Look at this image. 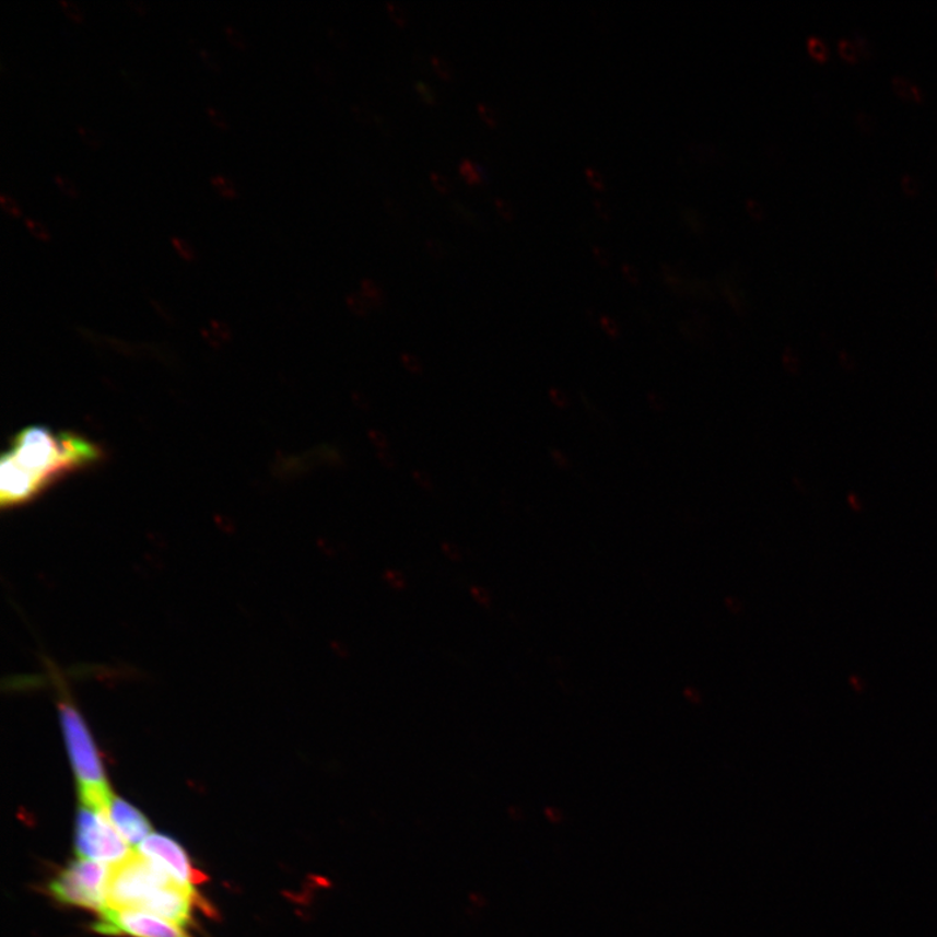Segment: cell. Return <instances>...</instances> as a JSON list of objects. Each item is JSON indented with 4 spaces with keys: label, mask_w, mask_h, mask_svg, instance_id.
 Returning <instances> with one entry per match:
<instances>
[{
    "label": "cell",
    "mask_w": 937,
    "mask_h": 937,
    "mask_svg": "<svg viewBox=\"0 0 937 937\" xmlns=\"http://www.w3.org/2000/svg\"><path fill=\"white\" fill-rule=\"evenodd\" d=\"M427 250L435 258H443L447 256V246L440 238H429L426 242Z\"/></svg>",
    "instance_id": "obj_34"
},
{
    "label": "cell",
    "mask_w": 937,
    "mask_h": 937,
    "mask_svg": "<svg viewBox=\"0 0 937 937\" xmlns=\"http://www.w3.org/2000/svg\"><path fill=\"white\" fill-rule=\"evenodd\" d=\"M352 109L354 115L358 116L359 120L364 122H375L376 115H378L373 112L371 105L368 104H355L353 105Z\"/></svg>",
    "instance_id": "obj_30"
},
{
    "label": "cell",
    "mask_w": 937,
    "mask_h": 937,
    "mask_svg": "<svg viewBox=\"0 0 937 937\" xmlns=\"http://www.w3.org/2000/svg\"><path fill=\"white\" fill-rule=\"evenodd\" d=\"M171 241H173L175 248L177 250H179V253L183 257H186L188 259L194 258V250H191V248L187 242H184L183 238H180V237H173V238H171Z\"/></svg>",
    "instance_id": "obj_44"
},
{
    "label": "cell",
    "mask_w": 937,
    "mask_h": 937,
    "mask_svg": "<svg viewBox=\"0 0 937 937\" xmlns=\"http://www.w3.org/2000/svg\"><path fill=\"white\" fill-rule=\"evenodd\" d=\"M361 291V295L371 304L383 303V300H385V291H383L382 285L376 283L373 279L362 280Z\"/></svg>",
    "instance_id": "obj_12"
},
{
    "label": "cell",
    "mask_w": 937,
    "mask_h": 937,
    "mask_svg": "<svg viewBox=\"0 0 937 937\" xmlns=\"http://www.w3.org/2000/svg\"><path fill=\"white\" fill-rule=\"evenodd\" d=\"M495 207L499 210V213H501V215L503 218L511 219V218L515 216V208H513V204L511 203V201L504 200V198L497 197V198H495Z\"/></svg>",
    "instance_id": "obj_40"
},
{
    "label": "cell",
    "mask_w": 937,
    "mask_h": 937,
    "mask_svg": "<svg viewBox=\"0 0 937 937\" xmlns=\"http://www.w3.org/2000/svg\"><path fill=\"white\" fill-rule=\"evenodd\" d=\"M78 132L82 140L86 143V145L91 148H98L101 143V137L97 132L94 131L93 128L86 126H78Z\"/></svg>",
    "instance_id": "obj_25"
},
{
    "label": "cell",
    "mask_w": 937,
    "mask_h": 937,
    "mask_svg": "<svg viewBox=\"0 0 937 937\" xmlns=\"http://www.w3.org/2000/svg\"><path fill=\"white\" fill-rule=\"evenodd\" d=\"M314 70H316L318 77L326 82H331L335 80V77H337L333 66L328 63L326 60L317 61V63L314 65Z\"/></svg>",
    "instance_id": "obj_28"
},
{
    "label": "cell",
    "mask_w": 937,
    "mask_h": 937,
    "mask_svg": "<svg viewBox=\"0 0 937 937\" xmlns=\"http://www.w3.org/2000/svg\"><path fill=\"white\" fill-rule=\"evenodd\" d=\"M454 210L456 211L458 216H460L462 219H467V221L475 222V223L480 222V219H478L477 213H475L473 210L468 208L467 204H464L462 202L455 201L454 202Z\"/></svg>",
    "instance_id": "obj_38"
},
{
    "label": "cell",
    "mask_w": 937,
    "mask_h": 937,
    "mask_svg": "<svg viewBox=\"0 0 937 937\" xmlns=\"http://www.w3.org/2000/svg\"><path fill=\"white\" fill-rule=\"evenodd\" d=\"M368 441H371L373 446L378 450H389V447H391V443H389L386 434H383L379 430L368 431Z\"/></svg>",
    "instance_id": "obj_29"
},
{
    "label": "cell",
    "mask_w": 937,
    "mask_h": 937,
    "mask_svg": "<svg viewBox=\"0 0 937 937\" xmlns=\"http://www.w3.org/2000/svg\"><path fill=\"white\" fill-rule=\"evenodd\" d=\"M102 449L85 437L27 427L12 441L0 464V502L13 508L33 501L51 484L97 464Z\"/></svg>",
    "instance_id": "obj_1"
},
{
    "label": "cell",
    "mask_w": 937,
    "mask_h": 937,
    "mask_svg": "<svg viewBox=\"0 0 937 937\" xmlns=\"http://www.w3.org/2000/svg\"><path fill=\"white\" fill-rule=\"evenodd\" d=\"M353 402L355 407H359L362 410H368L372 408L371 400L367 399V396L361 393L353 394Z\"/></svg>",
    "instance_id": "obj_47"
},
{
    "label": "cell",
    "mask_w": 937,
    "mask_h": 937,
    "mask_svg": "<svg viewBox=\"0 0 937 937\" xmlns=\"http://www.w3.org/2000/svg\"><path fill=\"white\" fill-rule=\"evenodd\" d=\"M95 933L107 936L190 937L180 926L160 916L140 911L106 909L94 923Z\"/></svg>",
    "instance_id": "obj_6"
},
{
    "label": "cell",
    "mask_w": 937,
    "mask_h": 937,
    "mask_svg": "<svg viewBox=\"0 0 937 937\" xmlns=\"http://www.w3.org/2000/svg\"><path fill=\"white\" fill-rule=\"evenodd\" d=\"M430 65L434 72L440 74L443 80L449 81L454 79V67L446 58L442 57V55H431Z\"/></svg>",
    "instance_id": "obj_13"
},
{
    "label": "cell",
    "mask_w": 937,
    "mask_h": 937,
    "mask_svg": "<svg viewBox=\"0 0 937 937\" xmlns=\"http://www.w3.org/2000/svg\"><path fill=\"white\" fill-rule=\"evenodd\" d=\"M892 85L894 91L902 95V97L918 102L925 98V93H923L922 89L914 84L913 81L905 77H901V74H895V77L892 78Z\"/></svg>",
    "instance_id": "obj_11"
},
{
    "label": "cell",
    "mask_w": 937,
    "mask_h": 937,
    "mask_svg": "<svg viewBox=\"0 0 937 937\" xmlns=\"http://www.w3.org/2000/svg\"><path fill=\"white\" fill-rule=\"evenodd\" d=\"M195 904L210 912V907L200 894L191 893L179 885H171L155 889L142 902L139 911L160 916L177 926L187 927L191 923V909Z\"/></svg>",
    "instance_id": "obj_8"
},
{
    "label": "cell",
    "mask_w": 937,
    "mask_h": 937,
    "mask_svg": "<svg viewBox=\"0 0 937 937\" xmlns=\"http://www.w3.org/2000/svg\"><path fill=\"white\" fill-rule=\"evenodd\" d=\"M477 108L478 113H480L481 115L482 120L484 122H488L489 126L496 127L499 125V121H501V116H499V113L496 112V108L494 106L481 102V104H478Z\"/></svg>",
    "instance_id": "obj_23"
},
{
    "label": "cell",
    "mask_w": 937,
    "mask_h": 937,
    "mask_svg": "<svg viewBox=\"0 0 937 937\" xmlns=\"http://www.w3.org/2000/svg\"><path fill=\"white\" fill-rule=\"evenodd\" d=\"M413 480L422 489H425V490H433L434 489L433 478H431V476L425 470H414L413 471Z\"/></svg>",
    "instance_id": "obj_37"
},
{
    "label": "cell",
    "mask_w": 937,
    "mask_h": 937,
    "mask_svg": "<svg viewBox=\"0 0 937 937\" xmlns=\"http://www.w3.org/2000/svg\"><path fill=\"white\" fill-rule=\"evenodd\" d=\"M129 4H131V5H132V9H133V10H136L137 12H139V13H140V15H143V13H147V10H148V5H147V3H142V2H132V3H129Z\"/></svg>",
    "instance_id": "obj_50"
},
{
    "label": "cell",
    "mask_w": 937,
    "mask_h": 937,
    "mask_svg": "<svg viewBox=\"0 0 937 937\" xmlns=\"http://www.w3.org/2000/svg\"><path fill=\"white\" fill-rule=\"evenodd\" d=\"M401 364L407 368V372L414 375H421L423 373V362L413 353H403L401 355Z\"/></svg>",
    "instance_id": "obj_20"
},
{
    "label": "cell",
    "mask_w": 937,
    "mask_h": 937,
    "mask_svg": "<svg viewBox=\"0 0 937 937\" xmlns=\"http://www.w3.org/2000/svg\"><path fill=\"white\" fill-rule=\"evenodd\" d=\"M224 32H225V34H227V37L231 40L232 45H235L236 47H238V49H245L246 40H245L243 34L241 32H238L236 30V27L231 26V25H225Z\"/></svg>",
    "instance_id": "obj_36"
},
{
    "label": "cell",
    "mask_w": 937,
    "mask_h": 937,
    "mask_svg": "<svg viewBox=\"0 0 937 937\" xmlns=\"http://www.w3.org/2000/svg\"><path fill=\"white\" fill-rule=\"evenodd\" d=\"M414 89L417 94L420 95L421 101L425 102L426 105L437 104V99H440V97H437L435 89L427 84V82L422 80L415 81Z\"/></svg>",
    "instance_id": "obj_17"
},
{
    "label": "cell",
    "mask_w": 937,
    "mask_h": 937,
    "mask_svg": "<svg viewBox=\"0 0 937 937\" xmlns=\"http://www.w3.org/2000/svg\"><path fill=\"white\" fill-rule=\"evenodd\" d=\"M141 856L152 859L159 864L163 870H166L171 878L177 885L187 889L191 893H198L196 886L207 881L208 877L204 874L196 870L186 851L175 840L163 836L160 833H152L149 838L142 841L139 845Z\"/></svg>",
    "instance_id": "obj_7"
},
{
    "label": "cell",
    "mask_w": 937,
    "mask_h": 937,
    "mask_svg": "<svg viewBox=\"0 0 937 937\" xmlns=\"http://www.w3.org/2000/svg\"><path fill=\"white\" fill-rule=\"evenodd\" d=\"M0 204H2L5 213H9L12 216L22 215V210H20L19 204L13 201L11 197L5 195L0 196Z\"/></svg>",
    "instance_id": "obj_39"
},
{
    "label": "cell",
    "mask_w": 937,
    "mask_h": 937,
    "mask_svg": "<svg viewBox=\"0 0 937 937\" xmlns=\"http://www.w3.org/2000/svg\"><path fill=\"white\" fill-rule=\"evenodd\" d=\"M813 102L816 105L822 109L823 113L830 112L832 108V98L829 92L825 91H816L812 94Z\"/></svg>",
    "instance_id": "obj_33"
},
{
    "label": "cell",
    "mask_w": 937,
    "mask_h": 937,
    "mask_svg": "<svg viewBox=\"0 0 937 937\" xmlns=\"http://www.w3.org/2000/svg\"><path fill=\"white\" fill-rule=\"evenodd\" d=\"M458 174L461 175L462 179L467 181L469 186H481V184L489 179L488 171H485L480 163L469 159H464L460 164H458Z\"/></svg>",
    "instance_id": "obj_10"
},
{
    "label": "cell",
    "mask_w": 937,
    "mask_h": 937,
    "mask_svg": "<svg viewBox=\"0 0 937 937\" xmlns=\"http://www.w3.org/2000/svg\"><path fill=\"white\" fill-rule=\"evenodd\" d=\"M59 3L63 7L67 16L74 20V22H81V20L84 19L82 11L77 3L71 2V0H59Z\"/></svg>",
    "instance_id": "obj_35"
},
{
    "label": "cell",
    "mask_w": 937,
    "mask_h": 937,
    "mask_svg": "<svg viewBox=\"0 0 937 937\" xmlns=\"http://www.w3.org/2000/svg\"><path fill=\"white\" fill-rule=\"evenodd\" d=\"M122 77L129 82V84L137 85L140 84L139 79H137V74L133 71L122 70Z\"/></svg>",
    "instance_id": "obj_49"
},
{
    "label": "cell",
    "mask_w": 937,
    "mask_h": 937,
    "mask_svg": "<svg viewBox=\"0 0 937 937\" xmlns=\"http://www.w3.org/2000/svg\"><path fill=\"white\" fill-rule=\"evenodd\" d=\"M347 305L348 309L359 317L367 316L368 311H371V303L361 293H351V295H348Z\"/></svg>",
    "instance_id": "obj_14"
},
{
    "label": "cell",
    "mask_w": 937,
    "mask_h": 937,
    "mask_svg": "<svg viewBox=\"0 0 937 937\" xmlns=\"http://www.w3.org/2000/svg\"><path fill=\"white\" fill-rule=\"evenodd\" d=\"M856 46H857L858 51L864 54L866 58L871 57L872 45H871L870 40H868L866 37L860 36V34H857Z\"/></svg>",
    "instance_id": "obj_45"
},
{
    "label": "cell",
    "mask_w": 937,
    "mask_h": 937,
    "mask_svg": "<svg viewBox=\"0 0 937 937\" xmlns=\"http://www.w3.org/2000/svg\"><path fill=\"white\" fill-rule=\"evenodd\" d=\"M900 183L902 189H904L909 196H916L921 191L920 180L911 174L902 175Z\"/></svg>",
    "instance_id": "obj_26"
},
{
    "label": "cell",
    "mask_w": 937,
    "mask_h": 937,
    "mask_svg": "<svg viewBox=\"0 0 937 937\" xmlns=\"http://www.w3.org/2000/svg\"><path fill=\"white\" fill-rule=\"evenodd\" d=\"M387 11L389 16L394 20L396 24L399 26H407L409 23V11L399 2H395V0H388L386 3Z\"/></svg>",
    "instance_id": "obj_16"
},
{
    "label": "cell",
    "mask_w": 937,
    "mask_h": 937,
    "mask_svg": "<svg viewBox=\"0 0 937 937\" xmlns=\"http://www.w3.org/2000/svg\"><path fill=\"white\" fill-rule=\"evenodd\" d=\"M385 207L388 210L389 214H393L396 218H400L406 214L403 211L401 203L398 200H395L393 197L385 198Z\"/></svg>",
    "instance_id": "obj_43"
},
{
    "label": "cell",
    "mask_w": 937,
    "mask_h": 937,
    "mask_svg": "<svg viewBox=\"0 0 937 937\" xmlns=\"http://www.w3.org/2000/svg\"><path fill=\"white\" fill-rule=\"evenodd\" d=\"M868 197L872 198L874 201L881 200L883 198V190L877 184H874V186L868 187Z\"/></svg>",
    "instance_id": "obj_48"
},
{
    "label": "cell",
    "mask_w": 937,
    "mask_h": 937,
    "mask_svg": "<svg viewBox=\"0 0 937 937\" xmlns=\"http://www.w3.org/2000/svg\"><path fill=\"white\" fill-rule=\"evenodd\" d=\"M378 458L383 467L394 469L396 467V458L389 450H379Z\"/></svg>",
    "instance_id": "obj_46"
},
{
    "label": "cell",
    "mask_w": 937,
    "mask_h": 937,
    "mask_svg": "<svg viewBox=\"0 0 937 937\" xmlns=\"http://www.w3.org/2000/svg\"><path fill=\"white\" fill-rule=\"evenodd\" d=\"M838 50L846 60L856 61L858 59V49L856 44L851 39L841 38L838 43Z\"/></svg>",
    "instance_id": "obj_24"
},
{
    "label": "cell",
    "mask_w": 937,
    "mask_h": 937,
    "mask_svg": "<svg viewBox=\"0 0 937 937\" xmlns=\"http://www.w3.org/2000/svg\"><path fill=\"white\" fill-rule=\"evenodd\" d=\"M430 180L433 183V186L441 191V194H449L454 188V184L450 181L449 177L440 173V171H431Z\"/></svg>",
    "instance_id": "obj_22"
},
{
    "label": "cell",
    "mask_w": 937,
    "mask_h": 937,
    "mask_svg": "<svg viewBox=\"0 0 937 937\" xmlns=\"http://www.w3.org/2000/svg\"><path fill=\"white\" fill-rule=\"evenodd\" d=\"M854 121H856L857 127L860 131L866 133H871L877 129L878 121L875 119V116L868 114L866 112H859L854 116Z\"/></svg>",
    "instance_id": "obj_19"
},
{
    "label": "cell",
    "mask_w": 937,
    "mask_h": 937,
    "mask_svg": "<svg viewBox=\"0 0 937 937\" xmlns=\"http://www.w3.org/2000/svg\"><path fill=\"white\" fill-rule=\"evenodd\" d=\"M109 867L97 860L71 862L49 885L52 898L60 904L79 906L104 914L107 909Z\"/></svg>",
    "instance_id": "obj_4"
},
{
    "label": "cell",
    "mask_w": 937,
    "mask_h": 937,
    "mask_svg": "<svg viewBox=\"0 0 937 937\" xmlns=\"http://www.w3.org/2000/svg\"><path fill=\"white\" fill-rule=\"evenodd\" d=\"M189 45L191 46V49L200 54V57L204 61V65L211 68V70L221 71V65H219V61L216 60L214 55L208 51L207 49H203L200 43H197V40L194 38H189Z\"/></svg>",
    "instance_id": "obj_18"
},
{
    "label": "cell",
    "mask_w": 937,
    "mask_h": 937,
    "mask_svg": "<svg viewBox=\"0 0 937 937\" xmlns=\"http://www.w3.org/2000/svg\"><path fill=\"white\" fill-rule=\"evenodd\" d=\"M54 181L57 183V186L59 187V189L61 191H63L65 195L70 196V197H77L78 196L77 186H74L73 181L68 179L67 176L60 175V174H55L54 175Z\"/></svg>",
    "instance_id": "obj_27"
},
{
    "label": "cell",
    "mask_w": 937,
    "mask_h": 937,
    "mask_svg": "<svg viewBox=\"0 0 937 937\" xmlns=\"http://www.w3.org/2000/svg\"><path fill=\"white\" fill-rule=\"evenodd\" d=\"M74 851L78 857L108 864H120L133 853L116 831L105 811L80 804Z\"/></svg>",
    "instance_id": "obj_5"
},
{
    "label": "cell",
    "mask_w": 937,
    "mask_h": 937,
    "mask_svg": "<svg viewBox=\"0 0 937 937\" xmlns=\"http://www.w3.org/2000/svg\"><path fill=\"white\" fill-rule=\"evenodd\" d=\"M328 37L332 39V43L340 47V49H347L348 39L345 33L340 30L338 26H328L327 27Z\"/></svg>",
    "instance_id": "obj_32"
},
{
    "label": "cell",
    "mask_w": 937,
    "mask_h": 937,
    "mask_svg": "<svg viewBox=\"0 0 937 937\" xmlns=\"http://www.w3.org/2000/svg\"><path fill=\"white\" fill-rule=\"evenodd\" d=\"M375 122L376 126L379 127L380 131L386 136H393L396 131L394 122L389 120L385 115H376Z\"/></svg>",
    "instance_id": "obj_41"
},
{
    "label": "cell",
    "mask_w": 937,
    "mask_h": 937,
    "mask_svg": "<svg viewBox=\"0 0 937 937\" xmlns=\"http://www.w3.org/2000/svg\"><path fill=\"white\" fill-rule=\"evenodd\" d=\"M207 112L210 116V120L213 121L216 127L222 128V129L229 128L227 119L224 118V115L221 112H219V109L209 106L207 108Z\"/></svg>",
    "instance_id": "obj_42"
},
{
    "label": "cell",
    "mask_w": 937,
    "mask_h": 937,
    "mask_svg": "<svg viewBox=\"0 0 937 937\" xmlns=\"http://www.w3.org/2000/svg\"><path fill=\"white\" fill-rule=\"evenodd\" d=\"M177 885L154 860L133 852L120 864L109 867L107 909L139 911L155 889Z\"/></svg>",
    "instance_id": "obj_3"
},
{
    "label": "cell",
    "mask_w": 937,
    "mask_h": 937,
    "mask_svg": "<svg viewBox=\"0 0 937 937\" xmlns=\"http://www.w3.org/2000/svg\"><path fill=\"white\" fill-rule=\"evenodd\" d=\"M807 49H809L812 57L818 60L824 61L830 58V47L827 46L824 40L819 37L811 36L807 38Z\"/></svg>",
    "instance_id": "obj_15"
},
{
    "label": "cell",
    "mask_w": 937,
    "mask_h": 937,
    "mask_svg": "<svg viewBox=\"0 0 937 937\" xmlns=\"http://www.w3.org/2000/svg\"><path fill=\"white\" fill-rule=\"evenodd\" d=\"M211 184L215 187V189L223 197L234 198L236 197V189L232 186V183L229 179H225L222 175H215L211 177Z\"/></svg>",
    "instance_id": "obj_21"
},
{
    "label": "cell",
    "mask_w": 937,
    "mask_h": 937,
    "mask_svg": "<svg viewBox=\"0 0 937 937\" xmlns=\"http://www.w3.org/2000/svg\"><path fill=\"white\" fill-rule=\"evenodd\" d=\"M25 224L26 227L30 229V231L32 232L33 236H36L37 238H39V241H49L50 234L44 227L43 223L34 221V219L32 218H26Z\"/></svg>",
    "instance_id": "obj_31"
},
{
    "label": "cell",
    "mask_w": 937,
    "mask_h": 937,
    "mask_svg": "<svg viewBox=\"0 0 937 937\" xmlns=\"http://www.w3.org/2000/svg\"><path fill=\"white\" fill-rule=\"evenodd\" d=\"M936 276H937V272H936Z\"/></svg>",
    "instance_id": "obj_51"
},
{
    "label": "cell",
    "mask_w": 937,
    "mask_h": 937,
    "mask_svg": "<svg viewBox=\"0 0 937 937\" xmlns=\"http://www.w3.org/2000/svg\"><path fill=\"white\" fill-rule=\"evenodd\" d=\"M59 721L77 777L80 804L107 811L114 797L101 751L84 717L66 693L59 698Z\"/></svg>",
    "instance_id": "obj_2"
},
{
    "label": "cell",
    "mask_w": 937,
    "mask_h": 937,
    "mask_svg": "<svg viewBox=\"0 0 937 937\" xmlns=\"http://www.w3.org/2000/svg\"><path fill=\"white\" fill-rule=\"evenodd\" d=\"M106 813L128 845H140L152 834V824L149 819L125 799L114 796Z\"/></svg>",
    "instance_id": "obj_9"
}]
</instances>
